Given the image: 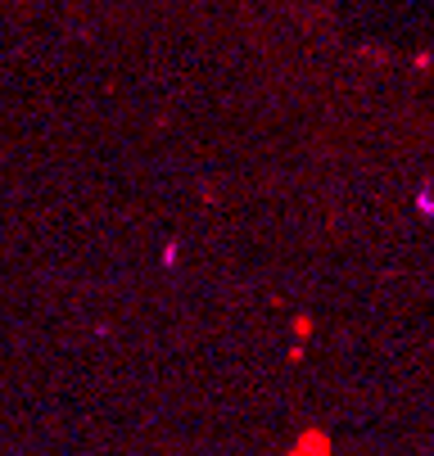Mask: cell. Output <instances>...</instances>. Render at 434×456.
<instances>
[{
	"label": "cell",
	"mask_w": 434,
	"mask_h": 456,
	"mask_svg": "<svg viewBox=\"0 0 434 456\" xmlns=\"http://www.w3.org/2000/svg\"><path fill=\"white\" fill-rule=\"evenodd\" d=\"M416 208H421V217H434V185H425V190H421Z\"/></svg>",
	"instance_id": "7a4b0ae2"
},
{
	"label": "cell",
	"mask_w": 434,
	"mask_h": 456,
	"mask_svg": "<svg viewBox=\"0 0 434 456\" xmlns=\"http://www.w3.org/2000/svg\"><path fill=\"white\" fill-rule=\"evenodd\" d=\"M285 456H331V438L322 429H307V434H299V443Z\"/></svg>",
	"instance_id": "6da1fadb"
}]
</instances>
